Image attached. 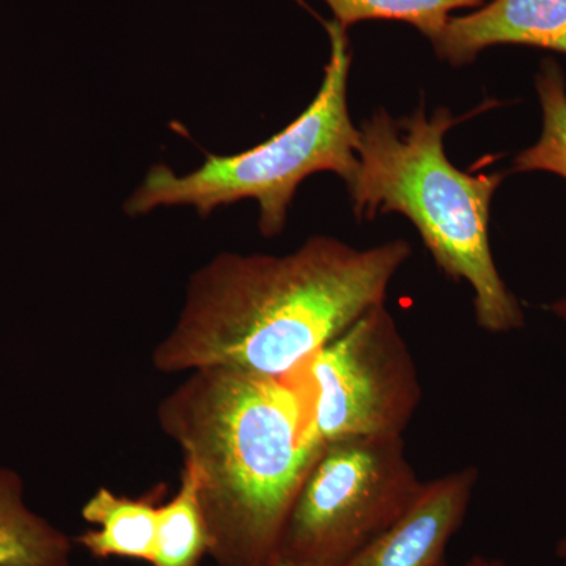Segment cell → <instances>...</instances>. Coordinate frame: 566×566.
Segmentation results:
<instances>
[{"instance_id":"obj_1","label":"cell","mask_w":566,"mask_h":566,"mask_svg":"<svg viewBox=\"0 0 566 566\" xmlns=\"http://www.w3.org/2000/svg\"><path fill=\"white\" fill-rule=\"evenodd\" d=\"M411 255L403 240L354 249L314 237L289 255L221 253L192 275L170 333L153 352L163 374L233 368L282 376L303 367L385 304Z\"/></svg>"},{"instance_id":"obj_2","label":"cell","mask_w":566,"mask_h":566,"mask_svg":"<svg viewBox=\"0 0 566 566\" xmlns=\"http://www.w3.org/2000/svg\"><path fill=\"white\" fill-rule=\"evenodd\" d=\"M164 433L199 482L218 566H271L322 439L305 364L289 375L191 371L159 403Z\"/></svg>"},{"instance_id":"obj_3","label":"cell","mask_w":566,"mask_h":566,"mask_svg":"<svg viewBox=\"0 0 566 566\" xmlns=\"http://www.w3.org/2000/svg\"><path fill=\"white\" fill-rule=\"evenodd\" d=\"M455 118L423 109L405 118L378 111L359 128V167L348 182L354 216H406L442 273L474 290L475 319L493 334L524 326V312L495 268L490 210L504 175L461 172L447 159L444 137Z\"/></svg>"},{"instance_id":"obj_4","label":"cell","mask_w":566,"mask_h":566,"mask_svg":"<svg viewBox=\"0 0 566 566\" xmlns=\"http://www.w3.org/2000/svg\"><path fill=\"white\" fill-rule=\"evenodd\" d=\"M329 36V61L314 102L270 140L238 155H208L202 167L178 175L167 166L153 167L129 197L125 212L147 214L161 207H192L208 216L223 205L256 200L260 230L275 237L285 227L297 186L318 172H334L346 185L359 158V128L353 125L346 98L352 52L346 29L324 22Z\"/></svg>"},{"instance_id":"obj_5","label":"cell","mask_w":566,"mask_h":566,"mask_svg":"<svg viewBox=\"0 0 566 566\" xmlns=\"http://www.w3.org/2000/svg\"><path fill=\"white\" fill-rule=\"evenodd\" d=\"M423 485L403 436L326 442L296 495L279 554L344 566L408 512Z\"/></svg>"},{"instance_id":"obj_6","label":"cell","mask_w":566,"mask_h":566,"mask_svg":"<svg viewBox=\"0 0 566 566\" xmlns=\"http://www.w3.org/2000/svg\"><path fill=\"white\" fill-rule=\"evenodd\" d=\"M323 444L403 436L420 400L419 371L385 304L371 308L305 363Z\"/></svg>"},{"instance_id":"obj_7","label":"cell","mask_w":566,"mask_h":566,"mask_svg":"<svg viewBox=\"0 0 566 566\" xmlns=\"http://www.w3.org/2000/svg\"><path fill=\"white\" fill-rule=\"evenodd\" d=\"M476 482L471 465L424 483L408 512L344 566H447V546L463 526Z\"/></svg>"},{"instance_id":"obj_8","label":"cell","mask_w":566,"mask_h":566,"mask_svg":"<svg viewBox=\"0 0 566 566\" xmlns=\"http://www.w3.org/2000/svg\"><path fill=\"white\" fill-rule=\"evenodd\" d=\"M442 61L461 66L499 44H520L566 57V0H490L465 17L450 18L433 41Z\"/></svg>"},{"instance_id":"obj_9","label":"cell","mask_w":566,"mask_h":566,"mask_svg":"<svg viewBox=\"0 0 566 566\" xmlns=\"http://www.w3.org/2000/svg\"><path fill=\"white\" fill-rule=\"evenodd\" d=\"M158 509L150 497L132 499L98 488L82 506L85 523L95 526L77 543L98 558H129L151 564Z\"/></svg>"},{"instance_id":"obj_10","label":"cell","mask_w":566,"mask_h":566,"mask_svg":"<svg viewBox=\"0 0 566 566\" xmlns=\"http://www.w3.org/2000/svg\"><path fill=\"white\" fill-rule=\"evenodd\" d=\"M71 539L33 513L24 483L0 468V566H70Z\"/></svg>"},{"instance_id":"obj_11","label":"cell","mask_w":566,"mask_h":566,"mask_svg":"<svg viewBox=\"0 0 566 566\" xmlns=\"http://www.w3.org/2000/svg\"><path fill=\"white\" fill-rule=\"evenodd\" d=\"M210 553V534L196 472L182 468L181 483L172 501L159 505L155 556L151 566H199Z\"/></svg>"},{"instance_id":"obj_12","label":"cell","mask_w":566,"mask_h":566,"mask_svg":"<svg viewBox=\"0 0 566 566\" xmlns=\"http://www.w3.org/2000/svg\"><path fill=\"white\" fill-rule=\"evenodd\" d=\"M543 112L538 142L516 156L513 172L543 170L566 181V81L558 63L543 62L535 81Z\"/></svg>"},{"instance_id":"obj_13","label":"cell","mask_w":566,"mask_h":566,"mask_svg":"<svg viewBox=\"0 0 566 566\" xmlns=\"http://www.w3.org/2000/svg\"><path fill=\"white\" fill-rule=\"evenodd\" d=\"M334 21L348 31L357 22L389 20L406 22L433 43L453 10L483 7L490 0H324Z\"/></svg>"},{"instance_id":"obj_14","label":"cell","mask_w":566,"mask_h":566,"mask_svg":"<svg viewBox=\"0 0 566 566\" xmlns=\"http://www.w3.org/2000/svg\"><path fill=\"white\" fill-rule=\"evenodd\" d=\"M547 311L566 322V297L565 300L556 301V303L547 305ZM556 554L557 557L560 558L562 564L566 566V536L557 543Z\"/></svg>"},{"instance_id":"obj_15","label":"cell","mask_w":566,"mask_h":566,"mask_svg":"<svg viewBox=\"0 0 566 566\" xmlns=\"http://www.w3.org/2000/svg\"><path fill=\"white\" fill-rule=\"evenodd\" d=\"M464 566H504V564L497 560V558H488L476 554V556L469 558L468 564Z\"/></svg>"},{"instance_id":"obj_16","label":"cell","mask_w":566,"mask_h":566,"mask_svg":"<svg viewBox=\"0 0 566 566\" xmlns=\"http://www.w3.org/2000/svg\"><path fill=\"white\" fill-rule=\"evenodd\" d=\"M271 566H314L304 564V562L294 560V558H290L286 556H282V554H279L277 558L273 562V565Z\"/></svg>"}]
</instances>
